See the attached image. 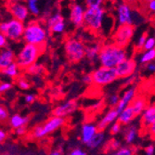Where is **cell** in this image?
<instances>
[{
  "label": "cell",
  "mask_w": 155,
  "mask_h": 155,
  "mask_svg": "<svg viewBox=\"0 0 155 155\" xmlns=\"http://www.w3.org/2000/svg\"><path fill=\"white\" fill-rule=\"evenodd\" d=\"M127 59V53L124 48L112 43L102 46L98 55V62L101 66L108 68H116L124 61Z\"/></svg>",
  "instance_id": "obj_1"
},
{
  "label": "cell",
  "mask_w": 155,
  "mask_h": 155,
  "mask_svg": "<svg viewBox=\"0 0 155 155\" xmlns=\"http://www.w3.org/2000/svg\"><path fill=\"white\" fill-rule=\"evenodd\" d=\"M48 39V28L39 21H32L25 25L22 40L25 44L45 47Z\"/></svg>",
  "instance_id": "obj_2"
},
{
  "label": "cell",
  "mask_w": 155,
  "mask_h": 155,
  "mask_svg": "<svg viewBox=\"0 0 155 155\" xmlns=\"http://www.w3.org/2000/svg\"><path fill=\"white\" fill-rule=\"evenodd\" d=\"M44 49L45 47L32 44H24L16 57L17 64L21 69L26 70L28 67L37 63V60L43 54Z\"/></svg>",
  "instance_id": "obj_3"
},
{
  "label": "cell",
  "mask_w": 155,
  "mask_h": 155,
  "mask_svg": "<svg viewBox=\"0 0 155 155\" xmlns=\"http://www.w3.org/2000/svg\"><path fill=\"white\" fill-rule=\"evenodd\" d=\"M106 11L102 7L87 8L84 11V26L87 30L97 33L102 28Z\"/></svg>",
  "instance_id": "obj_4"
},
{
  "label": "cell",
  "mask_w": 155,
  "mask_h": 155,
  "mask_svg": "<svg viewBox=\"0 0 155 155\" xmlns=\"http://www.w3.org/2000/svg\"><path fill=\"white\" fill-rule=\"evenodd\" d=\"M64 50L67 60L71 63H77L86 57L87 47L80 39L71 37L66 40Z\"/></svg>",
  "instance_id": "obj_5"
},
{
  "label": "cell",
  "mask_w": 155,
  "mask_h": 155,
  "mask_svg": "<svg viewBox=\"0 0 155 155\" xmlns=\"http://www.w3.org/2000/svg\"><path fill=\"white\" fill-rule=\"evenodd\" d=\"M65 120L64 118L52 115L48 120H47L44 124L36 125L32 131V137L35 139L44 138L47 136L54 133L59 130L62 125H64Z\"/></svg>",
  "instance_id": "obj_6"
},
{
  "label": "cell",
  "mask_w": 155,
  "mask_h": 155,
  "mask_svg": "<svg viewBox=\"0 0 155 155\" xmlns=\"http://www.w3.org/2000/svg\"><path fill=\"white\" fill-rule=\"evenodd\" d=\"M25 30V25L22 21L12 18L8 21H2L0 24L1 34L7 36L10 41L18 42L23 37Z\"/></svg>",
  "instance_id": "obj_7"
},
{
  "label": "cell",
  "mask_w": 155,
  "mask_h": 155,
  "mask_svg": "<svg viewBox=\"0 0 155 155\" xmlns=\"http://www.w3.org/2000/svg\"><path fill=\"white\" fill-rule=\"evenodd\" d=\"M93 84L97 87H105L119 79L115 68L101 66L92 72Z\"/></svg>",
  "instance_id": "obj_8"
},
{
  "label": "cell",
  "mask_w": 155,
  "mask_h": 155,
  "mask_svg": "<svg viewBox=\"0 0 155 155\" xmlns=\"http://www.w3.org/2000/svg\"><path fill=\"white\" fill-rule=\"evenodd\" d=\"M134 32H135V27L133 25L130 24L119 25L114 36H112L114 43L122 48L126 47L130 43V41L134 35Z\"/></svg>",
  "instance_id": "obj_9"
},
{
  "label": "cell",
  "mask_w": 155,
  "mask_h": 155,
  "mask_svg": "<svg viewBox=\"0 0 155 155\" xmlns=\"http://www.w3.org/2000/svg\"><path fill=\"white\" fill-rule=\"evenodd\" d=\"M78 109V103L74 100H69L65 102L56 106L52 110V115L65 118L73 114Z\"/></svg>",
  "instance_id": "obj_10"
},
{
  "label": "cell",
  "mask_w": 155,
  "mask_h": 155,
  "mask_svg": "<svg viewBox=\"0 0 155 155\" xmlns=\"http://www.w3.org/2000/svg\"><path fill=\"white\" fill-rule=\"evenodd\" d=\"M116 73L118 74L119 79L122 78H129L131 77L137 70V62L134 59L127 58L121 64H119L116 68Z\"/></svg>",
  "instance_id": "obj_11"
},
{
  "label": "cell",
  "mask_w": 155,
  "mask_h": 155,
  "mask_svg": "<svg viewBox=\"0 0 155 155\" xmlns=\"http://www.w3.org/2000/svg\"><path fill=\"white\" fill-rule=\"evenodd\" d=\"M8 10H9V13L11 14L14 19L19 20L22 22L28 19L29 14H30V11H29V9H28L27 6L21 2L9 4L8 5Z\"/></svg>",
  "instance_id": "obj_12"
},
{
  "label": "cell",
  "mask_w": 155,
  "mask_h": 155,
  "mask_svg": "<svg viewBox=\"0 0 155 155\" xmlns=\"http://www.w3.org/2000/svg\"><path fill=\"white\" fill-rule=\"evenodd\" d=\"M117 19L119 25H125L130 24L133 25L134 19H133V12L129 5L126 3H123L119 5L117 8Z\"/></svg>",
  "instance_id": "obj_13"
},
{
  "label": "cell",
  "mask_w": 155,
  "mask_h": 155,
  "mask_svg": "<svg viewBox=\"0 0 155 155\" xmlns=\"http://www.w3.org/2000/svg\"><path fill=\"white\" fill-rule=\"evenodd\" d=\"M86 9L81 4H73L70 12V21H71L76 28L84 26V17Z\"/></svg>",
  "instance_id": "obj_14"
},
{
  "label": "cell",
  "mask_w": 155,
  "mask_h": 155,
  "mask_svg": "<svg viewBox=\"0 0 155 155\" xmlns=\"http://www.w3.org/2000/svg\"><path fill=\"white\" fill-rule=\"evenodd\" d=\"M136 97H137V88L136 87H132L128 89H126L123 93V95L120 97L119 103L115 107L116 110L120 114L122 110H124L125 108H127L128 106L131 105V103L133 102Z\"/></svg>",
  "instance_id": "obj_15"
},
{
  "label": "cell",
  "mask_w": 155,
  "mask_h": 155,
  "mask_svg": "<svg viewBox=\"0 0 155 155\" xmlns=\"http://www.w3.org/2000/svg\"><path fill=\"white\" fill-rule=\"evenodd\" d=\"M118 117H119V112L116 110V109L115 108L110 109L105 114V115L97 122V126L98 131H104L109 125L117 122Z\"/></svg>",
  "instance_id": "obj_16"
},
{
  "label": "cell",
  "mask_w": 155,
  "mask_h": 155,
  "mask_svg": "<svg viewBox=\"0 0 155 155\" xmlns=\"http://www.w3.org/2000/svg\"><path fill=\"white\" fill-rule=\"evenodd\" d=\"M98 132L97 126L95 124L92 123H84L83 124L81 127V133H80V140L81 142L84 145H87L90 140L96 136V134Z\"/></svg>",
  "instance_id": "obj_17"
},
{
  "label": "cell",
  "mask_w": 155,
  "mask_h": 155,
  "mask_svg": "<svg viewBox=\"0 0 155 155\" xmlns=\"http://www.w3.org/2000/svg\"><path fill=\"white\" fill-rule=\"evenodd\" d=\"M16 57L17 56L11 48H7L2 49L0 53V68L1 70L6 69L12 63L16 62Z\"/></svg>",
  "instance_id": "obj_18"
},
{
  "label": "cell",
  "mask_w": 155,
  "mask_h": 155,
  "mask_svg": "<svg viewBox=\"0 0 155 155\" xmlns=\"http://www.w3.org/2000/svg\"><path fill=\"white\" fill-rule=\"evenodd\" d=\"M155 121V104L149 105L141 114V124L145 129H149L150 126Z\"/></svg>",
  "instance_id": "obj_19"
},
{
  "label": "cell",
  "mask_w": 155,
  "mask_h": 155,
  "mask_svg": "<svg viewBox=\"0 0 155 155\" xmlns=\"http://www.w3.org/2000/svg\"><path fill=\"white\" fill-rule=\"evenodd\" d=\"M136 117H137V115L135 114V111L133 110L132 107L128 106L127 108H125L124 110H122L119 114L118 122L122 125H128L135 120Z\"/></svg>",
  "instance_id": "obj_20"
},
{
  "label": "cell",
  "mask_w": 155,
  "mask_h": 155,
  "mask_svg": "<svg viewBox=\"0 0 155 155\" xmlns=\"http://www.w3.org/2000/svg\"><path fill=\"white\" fill-rule=\"evenodd\" d=\"M28 122H29V117L23 116L20 114H14L8 119V124L14 130L21 127V126H26Z\"/></svg>",
  "instance_id": "obj_21"
},
{
  "label": "cell",
  "mask_w": 155,
  "mask_h": 155,
  "mask_svg": "<svg viewBox=\"0 0 155 155\" xmlns=\"http://www.w3.org/2000/svg\"><path fill=\"white\" fill-rule=\"evenodd\" d=\"M133 109V110L135 111V114L137 116L141 115L143 114V111L146 110L147 106V101L146 98L142 96H137L135 97V100L133 101V102L130 105Z\"/></svg>",
  "instance_id": "obj_22"
},
{
  "label": "cell",
  "mask_w": 155,
  "mask_h": 155,
  "mask_svg": "<svg viewBox=\"0 0 155 155\" xmlns=\"http://www.w3.org/2000/svg\"><path fill=\"white\" fill-rule=\"evenodd\" d=\"M106 141V135L103 131H98L96 136L87 144V148L90 150H97L101 148L105 144Z\"/></svg>",
  "instance_id": "obj_23"
},
{
  "label": "cell",
  "mask_w": 155,
  "mask_h": 155,
  "mask_svg": "<svg viewBox=\"0 0 155 155\" xmlns=\"http://www.w3.org/2000/svg\"><path fill=\"white\" fill-rule=\"evenodd\" d=\"M138 136V129L136 125H130L128 127H126L124 130V139L126 145H132Z\"/></svg>",
  "instance_id": "obj_24"
},
{
  "label": "cell",
  "mask_w": 155,
  "mask_h": 155,
  "mask_svg": "<svg viewBox=\"0 0 155 155\" xmlns=\"http://www.w3.org/2000/svg\"><path fill=\"white\" fill-rule=\"evenodd\" d=\"M21 70V69L19 67L17 62H14L11 65H9L8 67H7L6 69L1 70V73L3 75H5L10 79H16V78H19V76H20Z\"/></svg>",
  "instance_id": "obj_25"
},
{
  "label": "cell",
  "mask_w": 155,
  "mask_h": 155,
  "mask_svg": "<svg viewBox=\"0 0 155 155\" xmlns=\"http://www.w3.org/2000/svg\"><path fill=\"white\" fill-rule=\"evenodd\" d=\"M101 48L102 46L100 44H93L89 47H87L86 57L89 61H94L96 59H98V55H100Z\"/></svg>",
  "instance_id": "obj_26"
},
{
  "label": "cell",
  "mask_w": 155,
  "mask_h": 155,
  "mask_svg": "<svg viewBox=\"0 0 155 155\" xmlns=\"http://www.w3.org/2000/svg\"><path fill=\"white\" fill-rule=\"evenodd\" d=\"M153 61H155V48L144 51L139 58V62L141 64H148L152 62Z\"/></svg>",
  "instance_id": "obj_27"
},
{
  "label": "cell",
  "mask_w": 155,
  "mask_h": 155,
  "mask_svg": "<svg viewBox=\"0 0 155 155\" xmlns=\"http://www.w3.org/2000/svg\"><path fill=\"white\" fill-rule=\"evenodd\" d=\"M25 72L27 74H29L31 75H35V76H38V75H41L43 74L44 72H45V68L42 64H38V63H35V64H33L32 66L28 67Z\"/></svg>",
  "instance_id": "obj_28"
},
{
  "label": "cell",
  "mask_w": 155,
  "mask_h": 155,
  "mask_svg": "<svg viewBox=\"0 0 155 155\" xmlns=\"http://www.w3.org/2000/svg\"><path fill=\"white\" fill-rule=\"evenodd\" d=\"M61 21H64L62 15L60 13V12H57V13H55L53 14V15H51L48 20H47V22H46V26L48 28V30L50 31L51 28L56 24V23H58Z\"/></svg>",
  "instance_id": "obj_29"
},
{
  "label": "cell",
  "mask_w": 155,
  "mask_h": 155,
  "mask_svg": "<svg viewBox=\"0 0 155 155\" xmlns=\"http://www.w3.org/2000/svg\"><path fill=\"white\" fill-rule=\"evenodd\" d=\"M26 6L30 11V14H32V15L38 16L40 14L38 0H26Z\"/></svg>",
  "instance_id": "obj_30"
},
{
  "label": "cell",
  "mask_w": 155,
  "mask_h": 155,
  "mask_svg": "<svg viewBox=\"0 0 155 155\" xmlns=\"http://www.w3.org/2000/svg\"><path fill=\"white\" fill-rule=\"evenodd\" d=\"M111 155H135V149L129 145L122 146L117 150L112 152Z\"/></svg>",
  "instance_id": "obj_31"
},
{
  "label": "cell",
  "mask_w": 155,
  "mask_h": 155,
  "mask_svg": "<svg viewBox=\"0 0 155 155\" xmlns=\"http://www.w3.org/2000/svg\"><path fill=\"white\" fill-rule=\"evenodd\" d=\"M121 147H122L121 142L119 141L118 139H115V138L110 139L109 142H107L105 144V148H107L108 150H110V151H115Z\"/></svg>",
  "instance_id": "obj_32"
},
{
  "label": "cell",
  "mask_w": 155,
  "mask_h": 155,
  "mask_svg": "<svg viewBox=\"0 0 155 155\" xmlns=\"http://www.w3.org/2000/svg\"><path fill=\"white\" fill-rule=\"evenodd\" d=\"M17 86L21 90H29L31 88V84L29 81L22 77L17 78Z\"/></svg>",
  "instance_id": "obj_33"
},
{
  "label": "cell",
  "mask_w": 155,
  "mask_h": 155,
  "mask_svg": "<svg viewBox=\"0 0 155 155\" xmlns=\"http://www.w3.org/2000/svg\"><path fill=\"white\" fill-rule=\"evenodd\" d=\"M65 30V23H64V21H61L58 23H56L51 29H50V32L53 33V34H62Z\"/></svg>",
  "instance_id": "obj_34"
},
{
  "label": "cell",
  "mask_w": 155,
  "mask_h": 155,
  "mask_svg": "<svg viewBox=\"0 0 155 155\" xmlns=\"http://www.w3.org/2000/svg\"><path fill=\"white\" fill-rule=\"evenodd\" d=\"M148 34L147 33H144L142 34L141 35L139 36V38L137 39V44H136V48L139 51V50H143V48L145 46V43H146V41L148 39Z\"/></svg>",
  "instance_id": "obj_35"
},
{
  "label": "cell",
  "mask_w": 155,
  "mask_h": 155,
  "mask_svg": "<svg viewBox=\"0 0 155 155\" xmlns=\"http://www.w3.org/2000/svg\"><path fill=\"white\" fill-rule=\"evenodd\" d=\"M122 127H123V125L118 121L115 122V123H114V124L110 125V134L111 136H116V135H118L119 133H121Z\"/></svg>",
  "instance_id": "obj_36"
},
{
  "label": "cell",
  "mask_w": 155,
  "mask_h": 155,
  "mask_svg": "<svg viewBox=\"0 0 155 155\" xmlns=\"http://www.w3.org/2000/svg\"><path fill=\"white\" fill-rule=\"evenodd\" d=\"M105 0H84V5L87 8H97L102 7Z\"/></svg>",
  "instance_id": "obj_37"
},
{
  "label": "cell",
  "mask_w": 155,
  "mask_h": 155,
  "mask_svg": "<svg viewBox=\"0 0 155 155\" xmlns=\"http://www.w3.org/2000/svg\"><path fill=\"white\" fill-rule=\"evenodd\" d=\"M119 101H120V97L117 94H111L108 97V104L112 108H115L119 103Z\"/></svg>",
  "instance_id": "obj_38"
},
{
  "label": "cell",
  "mask_w": 155,
  "mask_h": 155,
  "mask_svg": "<svg viewBox=\"0 0 155 155\" xmlns=\"http://www.w3.org/2000/svg\"><path fill=\"white\" fill-rule=\"evenodd\" d=\"M8 119H9V112L8 109L5 106L1 105V107H0V121H1V123H4Z\"/></svg>",
  "instance_id": "obj_39"
},
{
  "label": "cell",
  "mask_w": 155,
  "mask_h": 155,
  "mask_svg": "<svg viewBox=\"0 0 155 155\" xmlns=\"http://www.w3.org/2000/svg\"><path fill=\"white\" fill-rule=\"evenodd\" d=\"M12 88H13V84L10 82H2L1 84H0V92H1V94H5L9 90H11Z\"/></svg>",
  "instance_id": "obj_40"
},
{
  "label": "cell",
  "mask_w": 155,
  "mask_h": 155,
  "mask_svg": "<svg viewBox=\"0 0 155 155\" xmlns=\"http://www.w3.org/2000/svg\"><path fill=\"white\" fill-rule=\"evenodd\" d=\"M155 48V37H148L145 46L143 48L144 51H148L150 49H154Z\"/></svg>",
  "instance_id": "obj_41"
},
{
  "label": "cell",
  "mask_w": 155,
  "mask_h": 155,
  "mask_svg": "<svg viewBox=\"0 0 155 155\" xmlns=\"http://www.w3.org/2000/svg\"><path fill=\"white\" fill-rule=\"evenodd\" d=\"M145 7L150 13L155 15V0H146Z\"/></svg>",
  "instance_id": "obj_42"
},
{
  "label": "cell",
  "mask_w": 155,
  "mask_h": 155,
  "mask_svg": "<svg viewBox=\"0 0 155 155\" xmlns=\"http://www.w3.org/2000/svg\"><path fill=\"white\" fill-rule=\"evenodd\" d=\"M36 100V95L35 94H33V93H30V94H26L24 96V102L26 104H32Z\"/></svg>",
  "instance_id": "obj_43"
},
{
  "label": "cell",
  "mask_w": 155,
  "mask_h": 155,
  "mask_svg": "<svg viewBox=\"0 0 155 155\" xmlns=\"http://www.w3.org/2000/svg\"><path fill=\"white\" fill-rule=\"evenodd\" d=\"M82 82L86 84V86H90L91 84H93V77L91 74H84L82 77Z\"/></svg>",
  "instance_id": "obj_44"
},
{
  "label": "cell",
  "mask_w": 155,
  "mask_h": 155,
  "mask_svg": "<svg viewBox=\"0 0 155 155\" xmlns=\"http://www.w3.org/2000/svg\"><path fill=\"white\" fill-rule=\"evenodd\" d=\"M68 155H88V154L86 150H84L81 148H75L70 151Z\"/></svg>",
  "instance_id": "obj_45"
},
{
  "label": "cell",
  "mask_w": 155,
  "mask_h": 155,
  "mask_svg": "<svg viewBox=\"0 0 155 155\" xmlns=\"http://www.w3.org/2000/svg\"><path fill=\"white\" fill-rule=\"evenodd\" d=\"M8 39L7 38L6 35H4L3 34L0 35V47H1L2 49L8 48Z\"/></svg>",
  "instance_id": "obj_46"
},
{
  "label": "cell",
  "mask_w": 155,
  "mask_h": 155,
  "mask_svg": "<svg viewBox=\"0 0 155 155\" xmlns=\"http://www.w3.org/2000/svg\"><path fill=\"white\" fill-rule=\"evenodd\" d=\"M144 152L146 155H154L155 153V146L153 144H150L148 146L145 147L144 149Z\"/></svg>",
  "instance_id": "obj_47"
},
{
  "label": "cell",
  "mask_w": 155,
  "mask_h": 155,
  "mask_svg": "<svg viewBox=\"0 0 155 155\" xmlns=\"http://www.w3.org/2000/svg\"><path fill=\"white\" fill-rule=\"evenodd\" d=\"M15 134L18 137H23L27 134V128L26 126H21V127H19L17 129H15Z\"/></svg>",
  "instance_id": "obj_48"
},
{
  "label": "cell",
  "mask_w": 155,
  "mask_h": 155,
  "mask_svg": "<svg viewBox=\"0 0 155 155\" xmlns=\"http://www.w3.org/2000/svg\"><path fill=\"white\" fill-rule=\"evenodd\" d=\"M148 132H149V135L151 137V138L155 139V121H154V123L149 127Z\"/></svg>",
  "instance_id": "obj_49"
},
{
  "label": "cell",
  "mask_w": 155,
  "mask_h": 155,
  "mask_svg": "<svg viewBox=\"0 0 155 155\" xmlns=\"http://www.w3.org/2000/svg\"><path fill=\"white\" fill-rule=\"evenodd\" d=\"M146 69L148 72L155 74V62H150L146 64Z\"/></svg>",
  "instance_id": "obj_50"
},
{
  "label": "cell",
  "mask_w": 155,
  "mask_h": 155,
  "mask_svg": "<svg viewBox=\"0 0 155 155\" xmlns=\"http://www.w3.org/2000/svg\"><path fill=\"white\" fill-rule=\"evenodd\" d=\"M7 137H8L7 131H5L4 129H1V130H0V142H1V143H4V141L7 139Z\"/></svg>",
  "instance_id": "obj_51"
},
{
  "label": "cell",
  "mask_w": 155,
  "mask_h": 155,
  "mask_svg": "<svg viewBox=\"0 0 155 155\" xmlns=\"http://www.w3.org/2000/svg\"><path fill=\"white\" fill-rule=\"evenodd\" d=\"M49 155H63V152H62V150H52L51 152H50V154Z\"/></svg>",
  "instance_id": "obj_52"
},
{
  "label": "cell",
  "mask_w": 155,
  "mask_h": 155,
  "mask_svg": "<svg viewBox=\"0 0 155 155\" xmlns=\"http://www.w3.org/2000/svg\"><path fill=\"white\" fill-rule=\"evenodd\" d=\"M22 0H9V4L11 3H18V2H21Z\"/></svg>",
  "instance_id": "obj_53"
},
{
  "label": "cell",
  "mask_w": 155,
  "mask_h": 155,
  "mask_svg": "<svg viewBox=\"0 0 155 155\" xmlns=\"http://www.w3.org/2000/svg\"><path fill=\"white\" fill-rule=\"evenodd\" d=\"M1 155H12V154H10V153H8V152H6V153H2Z\"/></svg>",
  "instance_id": "obj_54"
},
{
  "label": "cell",
  "mask_w": 155,
  "mask_h": 155,
  "mask_svg": "<svg viewBox=\"0 0 155 155\" xmlns=\"http://www.w3.org/2000/svg\"><path fill=\"white\" fill-rule=\"evenodd\" d=\"M69 1H71V2H74V1H76V0H69Z\"/></svg>",
  "instance_id": "obj_55"
}]
</instances>
